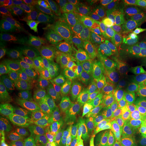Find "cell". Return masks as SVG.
Here are the masks:
<instances>
[{"mask_svg": "<svg viewBox=\"0 0 146 146\" xmlns=\"http://www.w3.org/2000/svg\"><path fill=\"white\" fill-rule=\"evenodd\" d=\"M76 127L38 98L15 86L0 99V135L4 143L29 145L65 144L76 138Z\"/></svg>", "mask_w": 146, "mask_h": 146, "instance_id": "1", "label": "cell"}, {"mask_svg": "<svg viewBox=\"0 0 146 146\" xmlns=\"http://www.w3.org/2000/svg\"><path fill=\"white\" fill-rule=\"evenodd\" d=\"M10 86L25 90L51 107L76 127L82 136L90 141L107 143L111 146H125L101 119L83 95L70 90L61 83L38 74L7 72Z\"/></svg>", "mask_w": 146, "mask_h": 146, "instance_id": "2", "label": "cell"}, {"mask_svg": "<svg viewBox=\"0 0 146 146\" xmlns=\"http://www.w3.org/2000/svg\"><path fill=\"white\" fill-rule=\"evenodd\" d=\"M0 56L7 72L38 74L61 83L42 39L22 29H5L0 34Z\"/></svg>", "mask_w": 146, "mask_h": 146, "instance_id": "3", "label": "cell"}, {"mask_svg": "<svg viewBox=\"0 0 146 146\" xmlns=\"http://www.w3.org/2000/svg\"><path fill=\"white\" fill-rule=\"evenodd\" d=\"M77 27L102 44L110 54L123 62L138 57L146 50L145 26L129 23L110 15L100 16Z\"/></svg>", "mask_w": 146, "mask_h": 146, "instance_id": "4", "label": "cell"}, {"mask_svg": "<svg viewBox=\"0 0 146 146\" xmlns=\"http://www.w3.org/2000/svg\"><path fill=\"white\" fill-rule=\"evenodd\" d=\"M90 90L117 99L125 93L146 91V50L133 60L124 61L104 82L91 85Z\"/></svg>", "mask_w": 146, "mask_h": 146, "instance_id": "5", "label": "cell"}, {"mask_svg": "<svg viewBox=\"0 0 146 146\" xmlns=\"http://www.w3.org/2000/svg\"><path fill=\"white\" fill-rule=\"evenodd\" d=\"M58 1L54 0H26L16 9L12 16L1 25V31L22 29L38 32L58 25Z\"/></svg>", "mask_w": 146, "mask_h": 146, "instance_id": "6", "label": "cell"}, {"mask_svg": "<svg viewBox=\"0 0 146 146\" xmlns=\"http://www.w3.org/2000/svg\"><path fill=\"white\" fill-rule=\"evenodd\" d=\"M110 51L96 40L70 50H51L49 52L52 66L56 71L85 72L94 71L102 66Z\"/></svg>", "mask_w": 146, "mask_h": 146, "instance_id": "7", "label": "cell"}, {"mask_svg": "<svg viewBox=\"0 0 146 146\" xmlns=\"http://www.w3.org/2000/svg\"><path fill=\"white\" fill-rule=\"evenodd\" d=\"M110 15L105 3L98 0H63L57 5L58 25L78 26Z\"/></svg>", "mask_w": 146, "mask_h": 146, "instance_id": "8", "label": "cell"}, {"mask_svg": "<svg viewBox=\"0 0 146 146\" xmlns=\"http://www.w3.org/2000/svg\"><path fill=\"white\" fill-rule=\"evenodd\" d=\"M104 3L118 20L146 27V0H105Z\"/></svg>", "mask_w": 146, "mask_h": 146, "instance_id": "9", "label": "cell"}, {"mask_svg": "<svg viewBox=\"0 0 146 146\" xmlns=\"http://www.w3.org/2000/svg\"><path fill=\"white\" fill-rule=\"evenodd\" d=\"M118 100L119 108L131 119L136 130L146 135V91L125 93Z\"/></svg>", "mask_w": 146, "mask_h": 146, "instance_id": "10", "label": "cell"}, {"mask_svg": "<svg viewBox=\"0 0 146 146\" xmlns=\"http://www.w3.org/2000/svg\"><path fill=\"white\" fill-rule=\"evenodd\" d=\"M22 4V0H3L0 1V15H1V25L12 16L16 9Z\"/></svg>", "mask_w": 146, "mask_h": 146, "instance_id": "11", "label": "cell"}]
</instances>
